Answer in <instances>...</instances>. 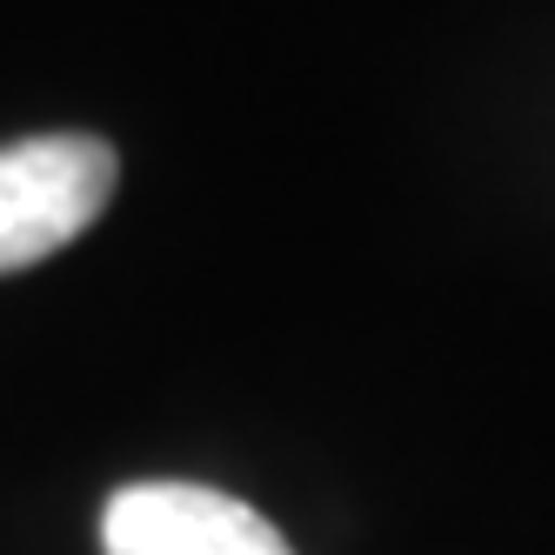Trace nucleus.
<instances>
[{
	"label": "nucleus",
	"instance_id": "obj_1",
	"mask_svg": "<svg viewBox=\"0 0 555 555\" xmlns=\"http://www.w3.org/2000/svg\"><path fill=\"white\" fill-rule=\"evenodd\" d=\"M114 147L94 134H34L0 147V274L61 255L114 194Z\"/></svg>",
	"mask_w": 555,
	"mask_h": 555
},
{
	"label": "nucleus",
	"instance_id": "obj_2",
	"mask_svg": "<svg viewBox=\"0 0 555 555\" xmlns=\"http://www.w3.org/2000/svg\"><path fill=\"white\" fill-rule=\"evenodd\" d=\"M107 555H295L248 502L202 482H134L101 508Z\"/></svg>",
	"mask_w": 555,
	"mask_h": 555
}]
</instances>
